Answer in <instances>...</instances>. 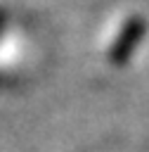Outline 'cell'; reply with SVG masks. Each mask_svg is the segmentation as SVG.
Wrapping results in <instances>:
<instances>
[{"instance_id": "cell-1", "label": "cell", "mask_w": 149, "mask_h": 152, "mask_svg": "<svg viewBox=\"0 0 149 152\" xmlns=\"http://www.w3.org/2000/svg\"><path fill=\"white\" fill-rule=\"evenodd\" d=\"M144 36H147V21L140 19V17H130V19L123 24L121 33L116 36V40H114V45H111L109 59H111L114 64H123V62L135 52L137 43H140Z\"/></svg>"}]
</instances>
